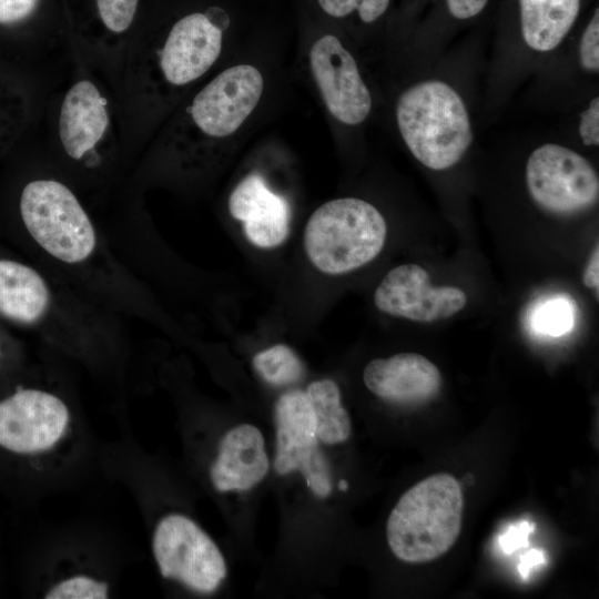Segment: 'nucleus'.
I'll list each match as a JSON object with an SVG mask.
<instances>
[{"mask_svg": "<svg viewBox=\"0 0 599 599\" xmlns=\"http://www.w3.org/2000/svg\"><path fill=\"white\" fill-rule=\"evenodd\" d=\"M396 122L409 152L435 171L457 164L474 138L465 101L437 79L417 82L399 95Z\"/></svg>", "mask_w": 599, "mask_h": 599, "instance_id": "1", "label": "nucleus"}, {"mask_svg": "<svg viewBox=\"0 0 599 599\" xmlns=\"http://www.w3.org/2000/svg\"><path fill=\"white\" fill-rule=\"evenodd\" d=\"M463 508L461 487L451 475L439 473L420 480L399 498L388 517L390 550L410 564L437 559L457 540Z\"/></svg>", "mask_w": 599, "mask_h": 599, "instance_id": "2", "label": "nucleus"}, {"mask_svg": "<svg viewBox=\"0 0 599 599\" xmlns=\"http://www.w3.org/2000/svg\"><path fill=\"white\" fill-rule=\"evenodd\" d=\"M387 225L380 212L356 197L317 207L304 230V250L321 272L338 275L373 261L383 250Z\"/></svg>", "mask_w": 599, "mask_h": 599, "instance_id": "3", "label": "nucleus"}, {"mask_svg": "<svg viewBox=\"0 0 599 599\" xmlns=\"http://www.w3.org/2000/svg\"><path fill=\"white\" fill-rule=\"evenodd\" d=\"M19 207L28 233L53 258L78 264L95 251L94 225L77 195L62 182H29L21 192Z\"/></svg>", "mask_w": 599, "mask_h": 599, "instance_id": "4", "label": "nucleus"}, {"mask_svg": "<svg viewBox=\"0 0 599 599\" xmlns=\"http://www.w3.org/2000/svg\"><path fill=\"white\" fill-rule=\"evenodd\" d=\"M525 177L532 201L550 214L575 215L598 202L595 167L567 146L545 143L535 149L527 160Z\"/></svg>", "mask_w": 599, "mask_h": 599, "instance_id": "5", "label": "nucleus"}, {"mask_svg": "<svg viewBox=\"0 0 599 599\" xmlns=\"http://www.w3.org/2000/svg\"><path fill=\"white\" fill-rule=\"evenodd\" d=\"M152 552L162 577L210 593L226 577L223 555L209 535L181 514L162 517L153 531Z\"/></svg>", "mask_w": 599, "mask_h": 599, "instance_id": "6", "label": "nucleus"}, {"mask_svg": "<svg viewBox=\"0 0 599 599\" xmlns=\"http://www.w3.org/2000/svg\"><path fill=\"white\" fill-rule=\"evenodd\" d=\"M71 413L58 395L20 388L0 400V447L20 455L54 449L68 435Z\"/></svg>", "mask_w": 599, "mask_h": 599, "instance_id": "7", "label": "nucleus"}, {"mask_svg": "<svg viewBox=\"0 0 599 599\" xmlns=\"http://www.w3.org/2000/svg\"><path fill=\"white\" fill-rule=\"evenodd\" d=\"M275 424L276 473L286 475L300 470L316 496H328L332 490L329 468L318 447L314 413L305 392L291 390L278 398Z\"/></svg>", "mask_w": 599, "mask_h": 599, "instance_id": "8", "label": "nucleus"}, {"mask_svg": "<svg viewBox=\"0 0 599 599\" xmlns=\"http://www.w3.org/2000/svg\"><path fill=\"white\" fill-rule=\"evenodd\" d=\"M264 88L258 69L237 64L202 88L187 108L192 128L205 139L232 135L256 108Z\"/></svg>", "mask_w": 599, "mask_h": 599, "instance_id": "9", "label": "nucleus"}, {"mask_svg": "<svg viewBox=\"0 0 599 599\" xmlns=\"http://www.w3.org/2000/svg\"><path fill=\"white\" fill-rule=\"evenodd\" d=\"M309 65L328 112L341 123L357 125L372 110V95L357 63L332 34L317 39L309 50Z\"/></svg>", "mask_w": 599, "mask_h": 599, "instance_id": "10", "label": "nucleus"}, {"mask_svg": "<svg viewBox=\"0 0 599 599\" xmlns=\"http://www.w3.org/2000/svg\"><path fill=\"white\" fill-rule=\"evenodd\" d=\"M374 303L386 314L430 323L461 311L467 295L455 286H433L423 267L403 264L390 270L378 284Z\"/></svg>", "mask_w": 599, "mask_h": 599, "instance_id": "11", "label": "nucleus"}, {"mask_svg": "<svg viewBox=\"0 0 599 599\" xmlns=\"http://www.w3.org/2000/svg\"><path fill=\"white\" fill-rule=\"evenodd\" d=\"M58 133L65 154L85 166L101 160L111 135L110 105L89 79H80L65 92L58 118Z\"/></svg>", "mask_w": 599, "mask_h": 599, "instance_id": "12", "label": "nucleus"}, {"mask_svg": "<svg viewBox=\"0 0 599 599\" xmlns=\"http://www.w3.org/2000/svg\"><path fill=\"white\" fill-rule=\"evenodd\" d=\"M222 28L207 13H190L176 21L155 55V71L172 87L201 78L222 51Z\"/></svg>", "mask_w": 599, "mask_h": 599, "instance_id": "13", "label": "nucleus"}, {"mask_svg": "<svg viewBox=\"0 0 599 599\" xmlns=\"http://www.w3.org/2000/svg\"><path fill=\"white\" fill-rule=\"evenodd\" d=\"M229 211L242 222L246 238L257 247H276L290 234L287 200L274 193L258 173L248 174L234 187L229 197Z\"/></svg>", "mask_w": 599, "mask_h": 599, "instance_id": "14", "label": "nucleus"}, {"mask_svg": "<svg viewBox=\"0 0 599 599\" xmlns=\"http://www.w3.org/2000/svg\"><path fill=\"white\" fill-rule=\"evenodd\" d=\"M363 379L373 394L398 404L425 403L443 384L437 366L416 353L373 359L365 366Z\"/></svg>", "mask_w": 599, "mask_h": 599, "instance_id": "15", "label": "nucleus"}, {"mask_svg": "<svg viewBox=\"0 0 599 599\" xmlns=\"http://www.w3.org/2000/svg\"><path fill=\"white\" fill-rule=\"evenodd\" d=\"M268 468L262 433L253 425L243 424L222 438L210 476L221 493L243 491L260 483Z\"/></svg>", "mask_w": 599, "mask_h": 599, "instance_id": "16", "label": "nucleus"}, {"mask_svg": "<svg viewBox=\"0 0 599 599\" xmlns=\"http://www.w3.org/2000/svg\"><path fill=\"white\" fill-rule=\"evenodd\" d=\"M51 305V292L34 268L0 258V315L20 324H34Z\"/></svg>", "mask_w": 599, "mask_h": 599, "instance_id": "17", "label": "nucleus"}, {"mask_svg": "<svg viewBox=\"0 0 599 599\" xmlns=\"http://www.w3.org/2000/svg\"><path fill=\"white\" fill-rule=\"evenodd\" d=\"M521 35L537 52L556 49L572 28L580 0H519Z\"/></svg>", "mask_w": 599, "mask_h": 599, "instance_id": "18", "label": "nucleus"}, {"mask_svg": "<svg viewBox=\"0 0 599 599\" xmlns=\"http://www.w3.org/2000/svg\"><path fill=\"white\" fill-rule=\"evenodd\" d=\"M305 393L314 413L318 440L329 445L345 441L351 435L352 423L341 404L337 384L329 378L315 380Z\"/></svg>", "mask_w": 599, "mask_h": 599, "instance_id": "19", "label": "nucleus"}, {"mask_svg": "<svg viewBox=\"0 0 599 599\" xmlns=\"http://www.w3.org/2000/svg\"><path fill=\"white\" fill-rule=\"evenodd\" d=\"M253 367L268 384L285 386L301 379L304 366L296 353L284 344L271 346L253 357Z\"/></svg>", "mask_w": 599, "mask_h": 599, "instance_id": "20", "label": "nucleus"}, {"mask_svg": "<svg viewBox=\"0 0 599 599\" xmlns=\"http://www.w3.org/2000/svg\"><path fill=\"white\" fill-rule=\"evenodd\" d=\"M530 321L534 331L541 335H565L573 327L575 305L566 296L549 297L534 308Z\"/></svg>", "mask_w": 599, "mask_h": 599, "instance_id": "21", "label": "nucleus"}, {"mask_svg": "<svg viewBox=\"0 0 599 599\" xmlns=\"http://www.w3.org/2000/svg\"><path fill=\"white\" fill-rule=\"evenodd\" d=\"M48 599H104L110 597L109 583L91 573L72 572L59 578L44 592Z\"/></svg>", "mask_w": 599, "mask_h": 599, "instance_id": "22", "label": "nucleus"}, {"mask_svg": "<svg viewBox=\"0 0 599 599\" xmlns=\"http://www.w3.org/2000/svg\"><path fill=\"white\" fill-rule=\"evenodd\" d=\"M139 0H95L99 19L112 34L125 32L132 24Z\"/></svg>", "mask_w": 599, "mask_h": 599, "instance_id": "23", "label": "nucleus"}, {"mask_svg": "<svg viewBox=\"0 0 599 599\" xmlns=\"http://www.w3.org/2000/svg\"><path fill=\"white\" fill-rule=\"evenodd\" d=\"M331 17L343 18L357 11L362 21L370 23L382 17L390 0H317Z\"/></svg>", "mask_w": 599, "mask_h": 599, "instance_id": "24", "label": "nucleus"}, {"mask_svg": "<svg viewBox=\"0 0 599 599\" xmlns=\"http://www.w3.org/2000/svg\"><path fill=\"white\" fill-rule=\"evenodd\" d=\"M581 67L589 72L599 70V12L595 10L582 32L578 50Z\"/></svg>", "mask_w": 599, "mask_h": 599, "instance_id": "25", "label": "nucleus"}, {"mask_svg": "<svg viewBox=\"0 0 599 599\" xmlns=\"http://www.w3.org/2000/svg\"><path fill=\"white\" fill-rule=\"evenodd\" d=\"M578 133L582 143L587 146L599 144V98L595 97L588 106L581 112Z\"/></svg>", "mask_w": 599, "mask_h": 599, "instance_id": "26", "label": "nucleus"}, {"mask_svg": "<svg viewBox=\"0 0 599 599\" xmlns=\"http://www.w3.org/2000/svg\"><path fill=\"white\" fill-rule=\"evenodd\" d=\"M39 0H0V24L10 26L28 19Z\"/></svg>", "mask_w": 599, "mask_h": 599, "instance_id": "27", "label": "nucleus"}, {"mask_svg": "<svg viewBox=\"0 0 599 599\" xmlns=\"http://www.w3.org/2000/svg\"><path fill=\"white\" fill-rule=\"evenodd\" d=\"M449 13L458 20H467L478 16L488 0H446Z\"/></svg>", "mask_w": 599, "mask_h": 599, "instance_id": "28", "label": "nucleus"}, {"mask_svg": "<svg viewBox=\"0 0 599 599\" xmlns=\"http://www.w3.org/2000/svg\"><path fill=\"white\" fill-rule=\"evenodd\" d=\"M599 248H595L582 275L583 284L598 293L599 290Z\"/></svg>", "mask_w": 599, "mask_h": 599, "instance_id": "29", "label": "nucleus"}, {"mask_svg": "<svg viewBox=\"0 0 599 599\" xmlns=\"http://www.w3.org/2000/svg\"><path fill=\"white\" fill-rule=\"evenodd\" d=\"M338 488H339L341 490H346V489H347V483H346L345 480H341V481L338 483Z\"/></svg>", "mask_w": 599, "mask_h": 599, "instance_id": "30", "label": "nucleus"}]
</instances>
